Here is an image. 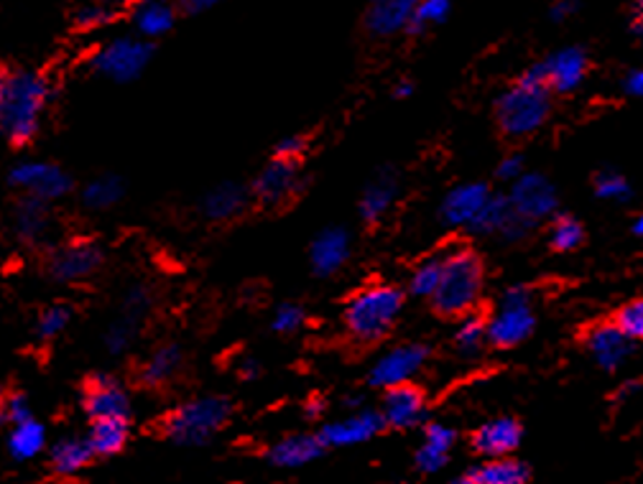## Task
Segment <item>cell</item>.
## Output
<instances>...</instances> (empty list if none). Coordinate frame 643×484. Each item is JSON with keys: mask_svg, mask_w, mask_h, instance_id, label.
I'll use <instances>...</instances> for the list:
<instances>
[{"mask_svg": "<svg viewBox=\"0 0 643 484\" xmlns=\"http://www.w3.org/2000/svg\"><path fill=\"white\" fill-rule=\"evenodd\" d=\"M52 100V82L38 71H5L0 90V133L13 146L34 140L42 115Z\"/></svg>", "mask_w": 643, "mask_h": 484, "instance_id": "6da1fadb", "label": "cell"}, {"mask_svg": "<svg viewBox=\"0 0 643 484\" xmlns=\"http://www.w3.org/2000/svg\"><path fill=\"white\" fill-rule=\"evenodd\" d=\"M403 291L391 283H368L343 308V324L355 342L373 345L391 335L403 312Z\"/></svg>", "mask_w": 643, "mask_h": 484, "instance_id": "7a4b0ae2", "label": "cell"}, {"mask_svg": "<svg viewBox=\"0 0 643 484\" xmlns=\"http://www.w3.org/2000/svg\"><path fill=\"white\" fill-rule=\"evenodd\" d=\"M552 115V92L546 90L539 67L531 65L496 102L498 128L508 138H529L544 128Z\"/></svg>", "mask_w": 643, "mask_h": 484, "instance_id": "3957f363", "label": "cell"}, {"mask_svg": "<svg viewBox=\"0 0 643 484\" xmlns=\"http://www.w3.org/2000/svg\"><path fill=\"white\" fill-rule=\"evenodd\" d=\"M483 291H486V266L473 248H450L444 250V268L440 285H436L432 301L434 312L442 316L470 314L478 308Z\"/></svg>", "mask_w": 643, "mask_h": 484, "instance_id": "277c9868", "label": "cell"}, {"mask_svg": "<svg viewBox=\"0 0 643 484\" xmlns=\"http://www.w3.org/2000/svg\"><path fill=\"white\" fill-rule=\"evenodd\" d=\"M233 416V403L222 395H202V398L181 403L164 418V434L179 447H204L212 441Z\"/></svg>", "mask_w": 643, "mask_h": 484, "instance_id": "5b68a950", "label": "cell"}, {"mask_svg": "<svg viewBox=\"0 0 643 484\" xmlns=\"http://www.w3.org/2000/svg\"><path fill=\"white\" fill-rule=\"evenodd\" d=\"M488 345L498 349H513L526 342L536 329L534 299L526 285H511L500 296L496 312L486 322Z\"/></svg>", "mask_w": 643, "mask_h": 484, "instance_id": "8992f818", "label": "cell"}, {"mask_svg": "<svg viewBox=\"0 0 643 484\" xmlns=\"http://www.w3.org/2000/svg\"><path fill=\"white\" fill-rule=\"evenodd\" d=\"M154 57V46L141 36H118L90 57V67L110 82L129 85L138 79Z\"/></svg>", "mask_w": 643, "mask_h": 484, "instance_id": "52a82bcc", "label": "cell"}, {"mask_svg": "<svg viewBox=\"0 0 643 484\" xmlns=\"http://www.w3.org/2000/svg\"><path fill=\"white\" fill-rule=\"evenodd\" d=\"M508 207L513 214H519L521 220H526L529 225H539V222L552 220L559 207V194L557 187L542 173H529L523 171L519 179L511 184V192L506 194Z\"/></svg>", "mask_w": 643, "mask_h": 484, "instance_id": "ba28073f", "label": "cell"}, {"mask_svg": "<svg viewBox=\"0 0 643 484\" xmlns=\"http://www.w3.org/2000/svg\"><path fill=\"white\" fill-rule=\"evenodd\" d=\"M429 354H432V349L419 342L391 347L373 362L368 372V385L388 391V387L411 383L424 370Z\"/></svg>", "mask_w": 643, "mask_h": 484, "instance_id": "9c48e42d", "label": "cell"}, {"mask_svg": "<svg viewBox=\"0 0 643 484\" xmlns=\"http://www.w3.org/2000/svg\"><path fill=\"white\" fill-rule=\"evenodd\" d=\"M8 184L21 189L26 196L42 202H54L69 194L71 177L57 164L49 161H21L8 173Z\"/></svg>", "mask_w": 643, "mask_h": 484, "instance_id": "30bf717a", "label": "cell"}, {"mask_svg": "<svg viewBox=\"0 0 643 484\" xmlns=\"http://www.w3.org/2000/svg\"><path fill=\"white\" fill-rule=\"evenodd\" d=\"M304 189V173H301L299 161L289 158H271L253 181V196L264 207H281Z\"/></svg>", "mask_w": 643, "mask_h": 484, "instance_id": "8fae6325", "label": "cell"}, {"mask_svg": "<svg viewBox=\"0 0 643 484\" xmlns=\"http://www.w3.org/2000/svg\"><path fill=\"white\" fill-rule=\"evenodd\" d=\"M536 67L544 87L552 94H572L583 87L590 59H587L583 46H562L544 61H536Z\"/></svg>", "mask_w": 643, "mask_h": 484, "instance_id": "7c38bea8", "label": "cell"}, {"mask_svg": "<svg viewBox=\"0 0 643 484\" xmlns=\"http://www.w3.org/2000/svg\"><path fill=\"white\" fill-rule=\"evenodd\" d=\"M102 258L106 256H102V248L98 243L75 240L54 250L46 268H49V275L54 278V281L77 283L98 273L102 266Z\"/></svg>", "mask_w": 643, "mask_h": 484, "instance_id": "4fadbf2b", "label": "cell"}, {"mask_svg": "<svg viewBox=\"0 0 643 484\" xmlns=\"http://www.w3.org/2000/svg\"><path fill=\"white\" fill-rule=\"evenodd\" d=\"M386 424L380 418L378 410L357 408L345 418H337L328 424L320 431V439L328 449H347V447H361V443L376 439L384 431Z\"/></svg>", "mask_w": 643, "mask_h": 484, "instance_id": "5bb4252c", "label": "cell"}, {"mask_svg": "<svg viewBox=\"0 0 643 484\" xmlns=\"http://www.w3.org/2000/svg\"><path fill=\"white\" fill-rule=\"evenodd\" d=\"M426 395L422 387L417 385H396L388 387L384 395V406H380V418H384L386 428H399V431H409V428L422 426L426 420Z\"/></svg>", "mask_w": 643, "mask_h": 484, "instance_id": "9a60e30c", "label": "cell"}, {"mask_svg": "<svg viewBox=\"0 0 643 484\" xmlns=\"http://www.w3.org/2000/svg\"><path fill=\"white\" fill-rule=\"evenodd\" d=\"M587 354L592 357V362L606 372H618L625 362L631 360L636 352V342L623 335L613 322L595 324L585 337Z\"/></svg>", "mask_w": 643, "mask_h": 484, "instance_id": "2e32d148", "label": "cell"}, {"mask_svg": "<svg viewBox=\"0 0 643 484\" xmlns=\"http://www.w3.org/2000/svg\"><path fill=\"white\" fill-rule=\"evenodd\" d=\"M523 443V426L521 420L511 416H498L490 418L486 424L478 426L470 436V447L475 454L483 459H500V457H513V451H519Z\"/></svg>", "mask_w": 643, "mask_h": 484, "instance_id": "e0dca14e", "label": "cell"}, {"mask_svg": "<svg viewBox=\"0 0 643 484\" xmlns=\"http://www.w3.org/2000/svg\"><path fill=\"white\" fill-rule=\"evenodd\" d=\"M351 252L353 237L345 227H324L309 245V266H312L314 275L330 278L343 271L351 260Z\"/></svg>", "mask_w": 643, "mask_h": 484, "instance_id": "ac0fdd59", "label": "cell"}, {"mask_svg": "<svg viewBox=\"0 0 643 484\" xmlns=\"http://www.w3.org/2000/svg\"><path fill=\"white\" fill-rule=\"evenodd\" d=\"M85 414L98 418H131V395L110 375H95L85 387Z\"/></svg>", "mask_w": 643, "mask_h": 484, "instance_id": "d6986e66", "label": "cell"}, {"mask_svg": "<svg viewBox=\"0 0 643 484\" xmlns=\"http://www.w3.org/2000/svg\"><path fill=\"white\" fill-rule=\"evenodd\" d=\"M490 194L494 192H490V187L483 184V181H467V184L450 189L440 207L442 225L455 227V229H467L470 227V222L478 217L483 204L490 200Z\"/></svg>", "mask_w": 643, "mask_h": 484, "instance_id": "ffe728a7", "label": "cell"}, {"mask_svg": "<svg viewBox=\"0 0 643 484\" xmlns=\"http://www.w3.org/2000/svg\"><path fill=\"white\" fill-rule=\"evenodd\" d=\"M320 434H291L284 436L266 449V462L276 470H301V466L317 462L324 454Z\"/></svg>", "mask_w": 643, "mask_h": 484, "instance_id": "44dd1931", "label": "cell"}, {"mask_svg": "<svg viewBox=\"0 0 643 484\" xmlns=\"http://www.w3.org/2000/svg\"><path fill=\"white\" fill-rule=\"evenodd\" d=\"M417 0H370L363 26L373 38H391L409 29Z\"/></svg>", "mask_w": 643, "mask_h": 484, "instance_id": "7402d4cb", "label": "cell"}, {"mask_svg": "<svg viewBox=\"0 0 643 484\" xmlns=\"http://www.w3.org/2000/svg\"><path fill=\"white\" fill-rule=\"evenodd\" d=\"M179 8L174 0H136L131 8V23L141 38H162L177 26Z\"/></svg>", "mask_w": 643, "mask_h": 484, "instance_id": "603a6c76", "label": "cell"}, {"mask_svg": "<svg viewBox=\"0 0 643 484\" xmlns=\"http://www.w3.org/2000/svg\"><path fill=\"white\" fill-rule=\"evenodd\" d=\"M457 443V431L447 424H429L422 439V447L417 449L414 464L422 474L442 472L450 462L452 449Z\"/></svg>", "mask_w": 643, "mask_h": 484, "instance_id": "cb8c5ba5", "label": "cell"}, {"mask_svg": "<svg viewBox=\"0 0 643 484\" xmlns=\"http://www.w3.org/2000/svg\"><path fill=\"white\" fill-rule=\"evenodd\" d=\"M396 196H399V173L393 169H380L376 177L368 181L361 196V217L368 225H376L391 212Z\"/></svg>", "mask_w": 643, "mask_h": 484, "instance_id": "d4e9b609", "label": "cell"}, {"mask_svg": "<svg viewBox=\"0 0 643 484\" xmlns=\"http://www.w3.org/2000/svg\"><path fill=\"white\" fill-rule=\"evenodd\" d=\"M251 202V192L237 181H222L202 196L200 212L210 222H228L243 214Z\"/></svg>", "mask_w": 643, "mask_h": 484, "instance_id": "484cf974", "label": "cell"}, {"mask_svg": "<svg viewBox=\"0 0 643 484\" xmlns=\"http://www.w3.org/2000/svg\"><path fill=\"white\" fill-rule=\"evenodd\" d=\"M87 443H90L95 457H115L121 454L129 443V420L125 418H98L92 420L87 431Z\"/></svg>", "mask_w": 643, "mask_h": 484, "instance_id": "4316f807", "label": "cell"}, {"mask_svg": "<svg viewBox=\"0 0 643 484\" xmlns=\"http://www.w3.org/2000/svg\"><path fill=\"white\" fill-rule=\"evenodd\" d=\"M95 459L90 443L87 439H79V436H67V439H59L49 451L52 470L59 474V477H75L85 470Z\"/></svg>", "mask_w": 643, "mask_h": 484, "instance_id": "83f0119b", "label": "cell"}, {"mask_svg": "<svg viewBox=\"0 0 643 484\" xmlns=\"http://www.w3.org/2000/svg\"><path fill=\"white\" fill-rule=\"evenodd\" d=\"M475 484H529L531 470L526 462L515 457L486 459L480 466L470 472Z\"/></svg>", "mask_w": 643, "mask_h": 484, "instance_id": "f1b7e54d", "label": "cell"}, {"mask_svg": "<svg viewBox=\"0 0 643 484\" xmlns=\"http://www.w3.org/2000/svg\"><path fill=\"white\" fill-rule=\"evenodd\" d=\"M46 449V428L44 424L31 416L21 424L11 426V434H8V451H11L13 459L19 462H29V459H36Z\"/></svg>", "mask_w": 643, "mask_h": 484, "instance_id": "f546056e", "label": "cell"}, {"mask_svg": "<svg viewBox=\"0 0 643 484\" xmlns=\"http://www.w3.org/2000/svg\"><path fill=\"white\" fill-rule=\"evenodd\" d=\"M49 225V202L34 200V196L19 202V207H15V235L23 243H38Z\"/></svg>", "mask_w": 643, "mask_h": 484, "instance_id": "4dcf8cb0", "label": "cell"}, {"mask_svg": "<svg viewBox=\"0 0 643 484\" xmlns=\"http://www.w3.org/2000/svg\"><path fill=\"white\" fill-rule=\"evenodd\" d=\"M181 364H185V352H181L177 345H164L148 357L146 364H143L141 380L146 385H164L166 380L177 375Z\"/></svg>", "mask_w": 643, "mask_h": 484, "instance_id": "1f68e13d", "label": "cell"}, {"mask_svg": "<svg viewBox=\"0 0 643 484\" xmlns=\"http://www.w3.org/2000/svg\"><path fill=\"white\" fill-rule=\"evenodd\" d=\"M452 342H455V349L463 357H478L483 352V347L488 345L486 319L475 312L459 316Z\"/></svg>", "mask_w": 643, "mask_h": 484, "instance_id": "d6a6232c", "label": "cell"}, {"mask_svg": "<svg viewBox=\"0 0 643 484\" xmlns=\"http://www.w3.org/2000/svg\"><path fill=\"white\" fill-rule=\"evenodd\" d=\"M442 268H444V250L419 260L417 268L409 275V293H414V296L419 299H432L436 285H440Z\"/></svg>", "mask_w": 643, "mask_h": 484, "instance_id": "836d02e7", "label": "cell"}, {"mask_svg": "<svg viewBox=\"0 0 643 484\" xmlns=\"http://www.w3.org/2000/svg\"><path fill=\"white\" fill-rule=\"evenodd\" d=\"M125 184L118 177H100L82 189V202L90 210H110L123 200Z\"/></svg>", "mask_w": 643, "mask_h": 484, "instance_id": "e575fe53", "label": "cell"}, {"mask_svg": "<svg viewBox=\"0 0 643 484\" xmlns=\"http://www.w3.org/2000/svg\"><path fill=\"white\" fill-rule=\"evenodd\" d=\"M508 214H511V207H508V200L506 196H496L490 194V200L483 204V210L478 212V217L470 222V227H467V233L470 235H480V237H488V235H498L500 229H503Z\"/></svg>", "mask_w": 643, "mask_h": 484, "instance_id": "d590c367", "label": "cell"}, {"mask_svg": "<svg viewBox=\"0 0 643 484\" xmlns=\"http://www.w3.org/2000/svg\"><path fill=\"white\" fill-rule=\"evenodd\" d=\"M585 243L583 222L572 214H554L550 225V245L557 252H572Z\"/></svg>", "mask_w": 643, "mask_h": 484, "instance_id": "8d00e7d4", "label": "cell"}, {"mask_svg": "<svg viewBox=\"0 0 643 484\" xmlns=\"http://www.w3.org/2000/svg\"><path fill=\"white\" fill-rule=\"evenodd\" d=\"M450 11H452V0H417L407 34H426L429 29L440 26V23L447 21Z\"/></svg>", "mask_w": 643, "mask_h": 484, "instance_id": "74e56055", "label": "cell"}, {"mask_svg": "<svg viewBox=\"0 0 643 484\" xmlns=\"http://www.w3.org/2000/svg\"><path fill=\"white\" fill-rule=\"evenodd\" d=\"M592 189L598 200L613 202V204H625V202H631V196H633L631 181L625 179L621 171H613V169L600 171L592 181Z\"/></svg>", "mask_w": 643, "mask_h": 484, "instance_id": "f35d334b", "label": "cell"}, {"mask_svg": "<svg viewBox=\"0 0 643 484\" xmlns=\"http://www.w3.org/2000/svg\"><path fill=\"white\" fill-rule=\"evenodd\" d=\"M118 19V8L98 3V0H85L75 11V26L79 31H98L110 26Z\"/></svg>", "mask_w": 643, "mask_h": 484, "instance_id": "ab89813d", "label": "cell"}, {"mask_svg": "<svg viewBox=\"0 0 643 484\" xmlns=\"http://www.w3.org/2000/svg\"><path fill=\"white\" fill-rule=\"evenodd\" d=\"M69 324H71V308L67 304L46 306L44 312L38 314L36 335L42 339H54V337H59Z\"/></svg>", "mask_w": 643, "mask_h": 484, "instance_id": "60d3db41", "label": "cell"}, {"mask_svg": "<svg viewBox=\"0 0 643 484\" xmlns=\"http://www.w3.org/2000/svg\"><path fill=\"white\" fill-rule=\"evenodd\" d=\"M138 331V319L133 316H123L115 324H110V329L106 331V349L110 354H123L125 349L133 345Z\"/></svg>", "mask_w": 643, "mask_h": 484, "instance_id": "b9f144b4", "label": "cell"}, {"mask_svg": "<svg viewBox=\"0 0 643 484\" xmlns=\"http://www.w3.org/2000/svg\"><path fill=\"white\" fill-rule=\"evenodd\" d=\"M307 324V312L304 306L299 304H281L279 308H276L274 319H271V329L276 331V335H297L299 329H304Z\"/></svg>", "mask_w": 643, "mask_h": 484, "instance_id": "7bdbcfd3", "label": "cell"}, {"mask_svg": "<svg viewBox=\"0 0 643 484\" xmlns=\"http://www.w3.org/2000/svg\"><path fill=\"white\" fill-rule=\"evenodd\" d=\"M613 324L623 331L625 337L633 339V342L641 339L643 337V301L639 299L629 301V304L618 308Z\"/></svg>", "mask_w": 643, "mask_h": 484, "instance_id": "ee69618b", "label": "cell"}, {"mask_svg": "<svg viewBox=\"0 0 643 484\" xmlns=\"http://www.w3.org/2000/svg\"><path fill=\"white\" fill-rule=\"evenodd\" d=\"M31 418V408H29V398L26 395H11V398L3 401V410H0V420L5 424H21V420Z\"/></svg>", "mask_w": 643, "mask_h": 484, "instance_id": "f6af8a7d", "label": "cell"}, {"mask_svg": "<svg viewBox=\"0 0 643 484\" xmlns=\"http://www.w3.org/2000/svg\"><path fill=\"white\" fill-rule=\"evenodd\" d=\"M534 233V225H529L526 220H521L519 214H508V220H506V225H503V229H500V237H503L506 243H521V240H526V237Z\"/></svg>", "mask_w": 643, "mask_h": 484, "instance_id": "bcb514c9", "label": "cell"}, {"mask_svg": "<svg viewBox=\"0 0 643 484\" xmlns=\"http://www.w3.org/2000/svg\"><path fill=\"white\" fill-rule=\"evenodd\" d=\"M151 306V296L148 291L143 289V285H133V289L125 293V301H123V308H125V316H133V319H141V314L146 312Z\"/></svg>", "mask_w": 643, "mask_h": 484, "instance_id": "7dc6e473", "label": "cell"}, {"mask_svg": "<svg viewBox=\"0 0 643 484\" xmlns=\"http://www.w3.org/2000/svg\"><path fill=\"white\" fill-rule=\"evenodd\" d=\"M523 171H526V161H523V156L521 154H511V156H506L503 161L498 164L496 177L500 181H508V184H513V181L519 179Z\"/></svg>", "mask_w": 643, "mask_h": 484, "instance_id": "c3c4849f", "label": "cell"}, {"mask_svg": "<svg viewBox=\"0 0 643 484\" xmlns=\"http://www.w3.org/2000/svg\"><path fill=\"white\" fill-rule=\"evenodd\" d=\"M307 150V138L304 136H286L276 146V158H289V161H301Z\"/></svg>", "mask_w": 643, "mask_h": 484, "instance_id": "681fc988", "label": "cell"}, {"mask_svg": "<svg viewBox=\"0 0 643 484\" xmlns=\"http://www.w3.org/2000/svg\"><path fill=\"white\" fill-rule=\"evenodd\" d=\"M621 90L623 94H629V98H641L643 94V69L633 67L625 71L621 77Z\"/></svg>", "mask_w": 643, "mask_h": 484, "instance_id": "f907efd6", "label": "cell"}, {"mask_svg": "<svg viewBox=\"0 0 643 484\" xmlns=\"http://www.w3.org/2000/svg\"><path fill=\"white\" fill-rule=\"evenodd\" d=\"M577 11H579V0H557V3L552 5L550 15H552V21L562 23V21H569Z\"/></svg>", "mask_w": 643, "mask_h": 484, "instance_id": "816d5d0a", "label": "cell"}, {"mask_svg": "<svg viewBox=\"0 0 643 484\" xmlns=\"http://www.w3.org/2000/svg\"><path fill=\"white\" fill-rule=\"evenodd\" d=\"M174 3H177L179 11L197 15V13L210 11V8H214V5H220L222 0H174Z\"/></svg>", "mask_w": 643, "mask_h": 484, "instance_id": "f5cc1de1", "label": "cell"}, {"mask_svg": "<svg viewBox=\"0 0 643 484\" xmlns=\"http://www.w3.org/2000/svg\"><path fill=\"white\" fill-rule=\"evenodd\" d=\"M629 19H631V23H629L631 34L633 36H641L643 34V0H633Z\"/></svg>", "mask_w": 643, "mask_h": 484, "instance_id": "db71d44e", "label": "cell"}, {"mask_svg": "<svg viewBox=\"0 0 643 484\" xmlns=\"http://www.w3.org/2000/svg\"><path fill=\"white\" fill-rule=\"evenodd\" d=\"M639 391H641V383L639 380H629V383L625 385H621V391L616 393V398L621 401V403H625V401H631V398H636L639 395Z\"/></svg>", "mask_w": 643, "mask_h": 484, "instance_id": "11a10c76", "label": "cell"}, {"mask_svg": "<svg viewBox=\"0 0 643 484\" xmlns=\"http://www.w3.org/2000/svg\"><path fill=\"white\" fill-rule=\"evenodd\" d=\"M411 94H414V85H411V82H399L393 87V98L396 100H409Z\"/></svg>", "mask_w": 643, "mask_h": 484, "instance_id": "9f6ffc18", "label": "cell"}, {"mask_svg": "<svg viewBox=\"0 0 643 484\" xmlns=\"http://www.w3.org/2000/svg\"><path fill=\"white\" fill-rule=\"evenodd\" d=\"M307 418H320L324 414V403L322 401H309L307 408H304Z\"/></svg>", "mask_w": 643, "mask_h": 484, "instance_id": "6f0895ef", "label": "cell"}, {"mask_svg": "<svg viewBox=\"0 0 643 484\" xmlns=\"http://www.w3.org/2000/svg\"><path fill=\"white\" fill-rule=\"evenodd\" d=\"M256 375H258V362L256 360H245L243 368H241V378L253 380Z\"/></svg>", "mask_w": 643, "mask_h": 484, "instance_id": "680465c9", "label": "cell"}, {"mask_svg": "<svg viewBox=\"0 0 643 484\" xmlns=\"http://www.w3.org/2000/svg\"><path fill=\"white\" fill-rule=\"evenodd\" d=\"M98 3L113 5V8H118V11H121V8H123V5H129V3H136V0H98Z\"/></svg>", "mask_w": 643, "mask_h": 484, "instance_id": "91938a15", "label": "cell"}, {"mask_svg": "<svg viewBox=\"0 0 643 484\" xmlns=\"http://www.w3.org/2000/svg\"><path fill=\"white\" fill-rule=\"evenodd\" d=\"M631 233H633V237H641V235H643V217H636V220H633Z\"/></svg>", "mask_w": 643, "mask_h": 484, "instance_id": "94428289", "label": "cell"}, {"mask_svg": "<svg viewBox=\"0 0 643 484\" xmlns=\"http://www.w3.org/2000/svg\"><path fill=\"white\" fill-rule=\"evenodd\" d=\"M447 484H475V482H473L470 474H465V477H457V480H452V482H447Z\"/></svg>", "mask_w": 643, "mask_h": 484, "instance_id": "6125c7cd", "label": "cell"}, {"mask_svg": "<svg viewBox=\"0 0 643 484\" xmlns=\"http://www.w3.org/2000/svg\"><path fill=\"white\" fill-rule=\"evenodd\" d=\"M3 79H5V71L0 69V90H3Z\"/></svg>", "mask_w": 643, "mask_h": 484, "instance_id": "be15d7a7", "label": "cell"}, {"mask_svg": "<svg viewBox=\"0 0 643 484\" xmlns=\"http://www.w3.org/2000/svg\"><path fill=\"white\" fill-rule=\"evenodd\" d=\"M3 401H5V398H3V395H0V410H3Z\"/></svg>", "mask_w": 643, "mask_h": 484, "instance_id": "e7e4bbea", "label": "cell"}]
</instances>
